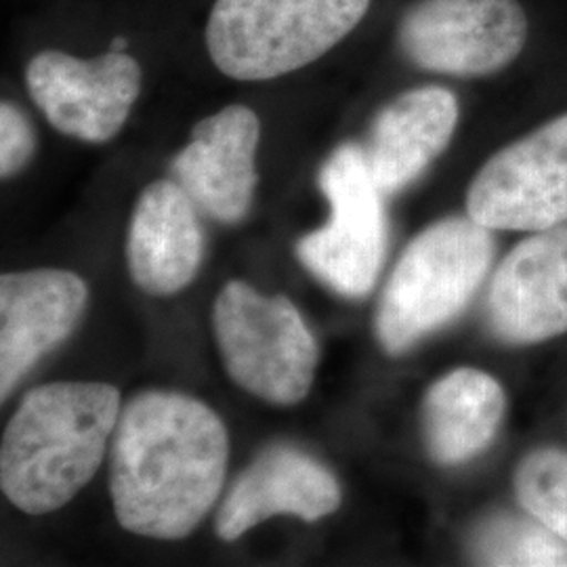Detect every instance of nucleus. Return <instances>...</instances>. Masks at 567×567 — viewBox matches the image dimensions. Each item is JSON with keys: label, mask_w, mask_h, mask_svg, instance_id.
Returning <instances> with one entry per match:
<instances>
[{"label": "nucleus", "mask_w": 567, "mask_h": 567, "mask_svg": "<svg viewBox=\"0 0 567 567\" xmlns=\"http://www.w3.org/2000/svg\"><path fill=\"white\" fill-rule=\"evenodd\" d=\"M225 370L244 391L269 404H299L313 385L318 343L286 297H265L234 280L213 307Z\"/></svg>", "instance_id": "obj_5"}, {"label": "nucleus", "mask_w": 567, "mask_h": 567, "mask_svg": "<svg viewBox=\"0 0 567 567\" xmlns=\"http://www.w3.org/2000/svg\"><path fill=\"white\" fill-rule=\"evenodd\" d=\"M515 492L527 513L567 543V452L543 447L515 473Z\"/></svg>", "instance_id": "obj_18"}, {"label": "nucleus", "mask_w": 567, "mask_h": 567, "mask_svg": "<svg viewBox=\"0 0 567 567\" xmlns=\"http://www.w3.org/2000/svg\"><path fill=\"white\" fill-rule=\"evenodd\" d=\"M37 150V135L16 103L0 105V177L9 179L18 175Z\"/></svg>", "instance_id": "obj_19"}, {"label": "nucleus", "mask_w": 567, "mask_h": 567, "mask_svg": "<svg viewBox=\"0 0 567 567\" xmlns=\"http://www.w3.org/2000/svg\"><path fill=\"white\" fill-rule=\"evenodd\" d=\"M458 102L444 86L405 91L374 118L365 161L383 194L419 179L454 135Z\"/></svg>", "instance_id": "obj_15"}, {"label": "nucleus", "mask_w": 567, "mask_h": 567, "mask_svg": "<svg viewBox=\"0 0 567 567\" xmlns=\"http://www.w3.org/2000/svg\"><path fill=\"white\" fill-rule=\"evenodd\" d=\"M128 44H131L128 39H124V37H114L112 42H110V49H112V51H122V53H126V51H128Z\"/></svg>", "instance_id": "obj_20"}, {"label": "nucleus", "mask_w": 567, "mask_h": 567, "mask_svg": "<svg viewBox=\"0 0 567 567\" xmlns=\"http://www.w3.org/2000/svg\"><path fill=\"white\" fill-rule=\"evenodd\" d=\"M341 505L334 475L299 450L276 446L261 454L229 489L217 515V534L225 543L274 515H297L318 522Z\"/></svg>", "instance_id": "obj_13"}, {"label": "nucleus", "mask_w": 567, "mask_h": 567, "mask_svg": "<svg viewBox=\"0 0 567 567\" xmlns=\"http://www.w3.org/2000/svg\"><path fill=\"white\" fill-rule=\"evenodd\" d=\"M330 203L322 229L297 244L301 264L344 297H364L383 267L386 243L383 192L374 182L362 147H339L320 173Z\"/></svg>", "instance_id": "obj_6"}, {"label": "nucleus", "mask_w": 567, "mask_h": 567, "mask_svg": "<svg viewBox=\"0 0 567 567\" xmlns=\"http://www.w3.org/2000/svg\"><path fill=\"white\" fill-rule=\"evenodd\" d=\"M370 0H215L206 49L234 81H274L320 60L365 18Z\"/></svg>", "instance_id": "obj_3"}, {"label": "nucleus", "mask_w": 567, "mask_h": 567, "mask_svg": "<svg viewBox=\"0 0 567 567\" xmlns=\"http://www.w3.org/2000/svg\"><path fill=\"white\" fill-rule=\"evenodd\" d=\"M494 332L508 343H540L567 332V225L517 244L487 295Z\"/></svg>", "instance_id": "obj_10"}, {"label": "nucleus", "mask_w": 567, "mask_h": 567, "mask_svg": "<svg viewBox=\"0 0 567 567\" xmlns=\"http://www.w3.org/2000/svg\"><path fill=\"white\" fill-rule=\"evenodd\" d=\"M142 65L122 51L81 60L63 51H41L25 68L30 97L60 133L105 143L121 133L142 93Z\"/></svg>", "instance_id": "obj_9"}, {"label": "nucleus", "mask_w": 567, "mask_h": 567, "mask_svg": "<svg viewBox=\"0 0 567 567\" xmlns=\"http://www.w3.org/2000/svg\"><path fill=\"white\" fill-rule=\"evenodd\" d=\"M121 416L105 383H51L21 400L0 447V486L28 515L68 505L102 466Z\"/></svg>", "instance_id": "obj_2"}, {"label": "nucleus", "mask_w": 567, "mask_h": 567, "mask_svg": "<svg viewBox=\"0 0 567 567\" xmlns=\"http://www.w3.org/2000/svg\"><path fill=\"white\" fill-rule=\"evenodd\" d=\"M466 210L487 229L567 224V114L496 152L471 182Z\"/></svg>", "instance_id": "obj_8"}, {"label": "nucleus", "mask_w": 567, "mask_h": 567, "mask_svg": "<svg viewBox=\"0 0 567 567\" xmlns=\"http://www.w3.org/2000/svg\"><path fill=\"white\" fill-rule=\"evenodd\" d=\"M425 440L440 465H461L484 452L505 414V393L489 374L461 368L426 391Z\"/></svg>", "instance_id": "obj_16"}, {"label": "nucleus", "mask_w": 567, "mask_h": 567, "mask_svg": "<svg viewBox=\"0 0 567 567\" xmlns=\"http://www.w3.org/2000/svg\"><path fill=\"white\" fill-rule=\"evenodd\" d=\"M259 116L246 105H227L194 126L192 140L171 163L173 182L217 221L238 224L259 182Z\"/></svg>", "instance_id": "obj_11"}, {"label": "nucleus", "mask_w": 567, "mask_h": 567, "mask_svg": "<svg viewBox=\"0 0 567 567\" xmlns=\"http://www.w3.org/2000/svg\"><path fill=\"white\" fill-rule=\"evenodd\" d=\"M86 284L72 271L34 269L0 278V398L81 320Z\"/></svg>", "instance_id": "obj_12"}, {"label": "nucleus", "mask_w": 567, "mask_h": 567, "mask_svg": "<svg viewBox=\"0 0 567 567\" xmlns=\"http://www.w3.org/2000/svg\"><path fill=\"white\" fill-rule=\"evenodd\" d=\"M473 557L482 566L567 567V543L538 519L494 515L477 527Z\"/></svg>", "instance_id": "obj_17"}, {"label": "nucleus", "mask_w": 567, "mask_h": 567, "mask_svg": "<svg viewBox=\"0 0 567 567\" xmlns=\"http://www.w3.org/2000/svg\"><path fill=\"white\" fill-rule=\"evenodd\" d=\"M489 229L471 217L426 227L405 248L377 311V337L389 353H402L454 320L492 264Z\"/></svg>", "instance_id": "obj_4"}, {"label": "nucleus", "mask_w": 567, "mask_h": 567, "mask_svg": "<svg viewBox=\"0 0 567 567\" xmlns=\"http://www.w3.org/2000/svg\"><path fill=\"white\" fill-rule=\"evenodd\" d=\"M227 431L208 405L147 391L122 408L110 494L126 532L179 540L200 526L224 487Z\"/></svg>", "instance_id": "obj_1"}, {"label": "nucleus", "mask_w": 567, "mask_h": 567, "mask_svg": "<svg viewBox=\"0 0 567 567\" xmlns=\"http://www.w3.org/2000/svg\"><path fill=\"white\" fill-rule=\"evenodd\" d=\"M204 236L196 203L173 179L150 183L135 204L126 264L133 282L147 295H175L196 278Z\"/></svg>", "instance_id": "obj_14"}, {"label": "nucleus", "mask_w": 567, "mask_h": 567, "mask_svg": "<svg viewBox=\"0 0 567 567\" xmlns=\"http://www.w3.org/2000/svg\"><path fill=\"white\" fill-rule=\"evenodd\" d=\"M519 0H419L398 25V47L412 65L456 79L505 70L527 41Z\"/></svg>", "instance_id": "obj_7"}]
</instances>
